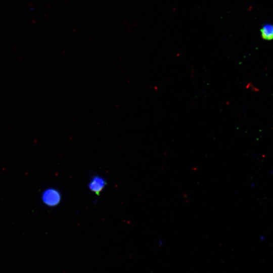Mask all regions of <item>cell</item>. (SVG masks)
<instances>
[{
	"mask_svg": "<svg viewBox=\"0 0 273 273\" xmlns=\"http://www.w3.org/2000/svg\"><path fill=\"white\" fill-rule=\"evenodd\" d=\"M42 198L46 204L53 206L59 203L61 196L60 193L55 189H49L44 192Z\"/></svg>",
	"mask_w": 273,
	"mask_h": 273,
	"instance_id": "6da1fadb",
	"label": "cell"
},
{
	"mask_svg": "<svg viewBox=\"0 0 273 273\" xmlns=\"http://www.w3.org/2000/svg\"><path fill=\"white\" fill-rule=\"evenodd\" d=\"M105 184L106 183L104 179L100 177L96 176L90 182L89 188L93 192L96 193L97 194H99L104 188Z\"/></svg>",
	"mask_w": 273,
	"mask_h": 273,
	"instance_id": "7a4b0ae2",
	"label": "cell"
},
{
	"mask_svg": "<svg viewBox=\"0 0 273 273\" xmlns=\"http://www.w3.org/2000/svg\"><path fill=\"white\" fill-rule=\"evenodd\" d=\"M260 32L263 39L267 40L273 39V25H264L260 29Z\"/></svg>",
	"mask_w": 273,
	"mask_h": 273,
	"instance_id": "3957f363",
	"label": "cell"
}]
</instances>
